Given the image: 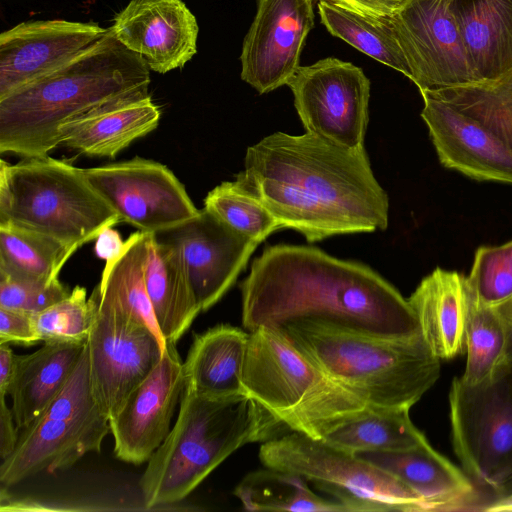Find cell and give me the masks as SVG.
Returning <instances> with one entry per match:
<instances>
[{"mask_svg": "<svg viewBox=\"0 0 512 512\" xmlns=\"http://www.w3.org/2000/svg\"><path fill=\"white\" fill-rule=\"evenodd\" d=\"M15 354L8 343L0 344V397L7 395V388L10 383Z\"/></svg>", "mask_w": 512, "mask_h": 512, "instance_id": "cell-43", "label": "cell"}, {"mask_svg": "<svg viewBox=\"0 0 512 512\" xmlns=\"http://www.w3.org/2000/svg\"><path fill=\"white\" fill-rule=\"evenodd\" d=\"M421 117L441 164L478 181L512 184V149L483 124L421 92Z\"/></svg>", "mask_w": 512, "mask_h": 512, "instance_id": "cell-20", "label": "cell"}, {"mask_svg": "<svg viewBox=\"0 0 512 512\" xmlns=\"http://www.w3.org/2000/svg\"><path fill=\"white\" fill-rule=\"evenodd\" d=\"M110 29L157 73L182 68L197 51V20L182 0H131Z\"/></svg>", "mask_w": 512, "mask_h": 512, "instance_id": "cell-19", "label": "cell"}, {"mask_svg": "<svg viewBox=\"0 0 512 512\" xmlns=\"http://www.w3.org/2000/svg\"><path fill=\"white\" fill-rule=\"evenodd\" d=\"M314 18L313 0H257L240 56L242 80L260 94L288 85Z\"/></svg>", "mask_w": 512, "mask_h": 512, "instance_id": "cell-15", "label": "cell"}, {"mask_svg": "<svg viewBox=\"0 0 512 512\" xmlns=\"http://www.w3.org/2000/svg\"><path fill=\"white\" fill-rule=\"evenodd\" d=\"M482 510L491 512H512V486L503 493L498 494V497Z\"/></svg>", "mask_w": 512, "mask_h": 512, "instance_id": "cell-45", "label": "cell"}, {"mask_svg": "<svg viewBox=\"0 0 512 512\" xmlns=\"http://www.w3.org/2000/svg\"><path fill=\"white\" fill-rule=\"evenodd\" d=\"M143 59L106 34L76 56L0 98V152L48 156L60 129L109 102L149 94Z\"/></svg>", "mask_w": 512, "mask_h": 512, "instance_id": "cell-3", "label": "cell"}, {"mask_svg": "<svg viewBox=\"0 0 512 512\" xmlns=\"http://www.w3.org/2000/svg\"><path fill=\"white\" fill-rule=\"evenodd\" d=\"M317 7L331 35L410 79L411 70L390 16L364 14L329 0H319Z\"/></svg>", "mask_w": 512, "mask_h": 512, "instance_id": "cell-30", "label": "cell"}, {"mask_svg": "<svg viewBox=\"0 0 512 512\" xmlns=\"http://www.w3.org/2000/svg\"><path fill=\"white\" fill-rule=\"evenodd\" d=\"M393 475L423 501L425 511L463 509L476 496L473 481L429 443L393 452L357 453Z\"/></svg>", "mask_w": 512, "mask_h": 512, "instance_id": "cell-22", "label": "cell"}, {"mask_svg": "<svg viewBox=\"0 0 512 512\" xmlns=\"http://www.w3.org/2000/svg\"><path fill=\"white\" fill-rule=\"evenodd\" d=\"M358 12L374 16H391L409 0H329Z\"/></svg>", "mask_w": 512, "mask_h": 512, "instance_id": "cell-41", "label": "cell"}, {"mask_svg": "<svg viewBox=\"0 0 512 512\" xmlns=\"http://www.w3.org/2000/svg\"><path fill=\"white\" fill-rule=\"evenodd\" d=\"M0 221L53 237L74 253L121 222L82 168L49 155L0 161Z\"/></svg>", "mask_w": 512, "mask_h": 512, "instance_id": "cell-7", "label": "cell"}, {"mask_svg": "<svg viewBox=\"0 0 512 512\" xmlns=\"http://www.w3.org/2000/svg\"><path fill=\"white\" fill-rule=\"evenodd\" d=\"M108 28L62 19L20 23L0 35V98L55 69Z\"/></svg>", "mask_w": 512, "mask_h": 512, "instance_id": "cell-18", "label": "cell"}, {"mask_svg": "<svg viewBox=\"0 0 512 512\" xmlns=\"http://www.w3.org/2000/svg\"><path fill=\"white\" fill-rule=\"evenodd\" d=\"M478 83L512 71V0H448ZM477 83V84H478Z\"/></svg>", "mask_w": 512, "mask_h": 512, "instance_id": "cell-24", "label": "cell"}, {"mask_svg": "<svg viewBox=\"0 0 512 512\" xmlns=\"http://www.w3.org/2000/svg\"><path fill=\"white\" fill-rule=\"evenodd\" d=\"M204 208L258 244L282 228L268 208L235 180L213 188L204 199Z\"/></svg>", "mask_w": 512, "mask_h": 512, "instance_id": "cell-35", "label": "cell"}, {"mask_svg": "<svg viewBox=\"0 0 512 512\" xmlns=\"http://www.w3.org/2000/svg\"><path fill=\"white\" fill-rule=\"evenodd\" d=\"M12 409L8 408L5 397H0V458L1 461L13 453L19 435Z\"/></svg>", "mask_w": 512, "mask_h": 512, "instance_id": "cell-40", "label": "cell"}, {"mask_svg": "<svg viewBox=\"0 0 512 512\" xmlns=\"http://www.w3.org/2000/svg\"><path fill=\"white\" fill-rule=\"evenodd\" d=\"M123 243L119 234L109 228L98 236L95 250L101 258L107 260L120 252Z\"/></svg>", "mask_w": 512, "mask_h": 512, "instance_id": "cell-42", "label": "cell"}, {"mask_svg": "<svg viewBox=\"0 0 512 512\" xmlns=\"http://www.w3.org/2000/svg\"><path fill=\"white\" fill-rule=\"evenodd\" d=\"M265 467L296 474L332 495L346 512L425 511L408 486L358 455L289 431L263 442Z\"/></svg>", "mask_w": 512, "mask_h": 512, "instance_id": "cell-8", "label": "cell"}, {"mask_svg": "<svg viewBox=\"0 0 512 512\" xmlns=\"http://www.w3.org/2000/svg\"><path fill=\"white\" fill-rule=\"evenodd\" d=\"M74 252L57 239L11 221H0V271L38 282L58 279Z\"/></svg>", "mask_w": 512, "mask_h": 512, "instance_id": "cell-31", "label": "cell"}, {"mask_svg": "<svg viewBox=\"0 0 512 512\" xmlns=\"http://www.w3.org/2000/svg\"><path fill=\"white\" fill-rule=\"evenodd\" d=\"M147 239L148 233L136 231L123 243L118 254L106 260L96 286L99 307L124 323L149 329L166 343L144 282Z\"/></svg>", "mask_w": 512, "mask_h": 512, "instance_id": "cell-28", "label": "cell"}, {"mask_svg": "<svg viewBox=\"0 0 512 512\" xmlns=\"http://www.w3.org/2000/svg\"><path fill=\"white\" fill-rule=\"evenodd\" d=\"M155 235L179 249L202 312L234 285L259 245L205 208L194 218Z\"/></svg>", "mask_w": 512, "mask_h": 512, "instance_id": "cell-17", "label": "cell"}, {"mask_svg": "<svg viewBox=\"0 0 512 512\" xmlns=\"http://www.w3.org/2000/svg\"><path fill=\"white\" fill-rule=\"evenodd\" d=\"M279 328L333 380L369 406L410 409L440 376L441 360L421 333L393 337L313 322Z\"/></svg>", "mask_w": 512, "mask_h": 512, "instance_id": "cell-5", "label": "cell"}, {"mask_svg": "<svg viewBox=\"0 0 512 512\" xmlns=\"http://www.w3.org/2000/svg\"><path fill=\"white\" fill-rule=\"evenodd\" d=\"M409 411L367 405L330 428L322 440L354 454L402 451L429 443Z\"/></svg>", "mask_w": 512, "mask_h": 512, "instance_id": "cell-29", "label": "cell"}, {"mask_svg": "<svg viewBox=\"0 0 512 512\" xmlns=\"http://www.w3.org/2000/svg\"><path fill=\"white\" fill-rule=\"evenodd\" d=\"M39 341L34 314L0 307V344L16 342L29 346Z\"/></svg>", "mask_w": 512, "mask_h": 512, "instance_id": "cell-39", "label": "cell"}, {"mask_svg": "<svg viewBox=\"0 0 512 512\" xmlns=\"http://www.w3.org/2000/svg\"><path fill=\"white\" fill-rule=\"evenodd\" d=\"M98 309V291L95 287L87 298L86 289L75 286L64 299L34 314V323L40 341L86 342Z\"/></svg>", "mask_w": 512, "mask_h": 512, "instance_id": "cell-36", "label": "cell"}, {"mask_svg": "<svg viewBox=\"0 0 512 512\" xmlns=\"http://www.w3.org/2000/svg\"><path fill=\"white\" fill-rule=\"evenodd\" d=\"M144 282L166 343L176 344L202 312L179 249L148 234Z\"/></svg>", "mask_w": 512, "mask_h": 512, "instance_id": "cell-25", "label": "cell"}, {"mask_svg": "<svg viewBox=\"0 0 512 512\" xmlns=\"http://www.w3.org/2000/svg\"><path fill=\"white\" fill-rule=\"evenodd\" d=\"M285 430L247 394L211 398L185 386L176 423L139 481L145 506L183 500L236 450L266 442Z\"/></svg>", "mask_w": 512, "mask_h": 512, "instance_id": "cell-4", "label": "cell"}, {"mask_svg": "<svg viewBox=\"0 0 512 512\" xmlns=\"http://www.w3.org/2000/svg\"><path fill=\"white\" fill-rule=\"evenodd\" d=\"M71 290L58 279L38 282L0 271V307L37 314L66 298Z\"/></svg>", "mask_w": 512, "mask_h": 512, "instance_id": "cell-38", "label": "cell"}, {"mask_svg": "<svg viewBox=\"0 0 512 512\" xmlns=\"http://www.w3.org/2000/svg\"><path fill=\"white\" fill-rule=\"evenodd\" d=\"M234 495L249 511L346 512L337 501L315 494L304 478L268 467L247 474Z\"/></svg>", "mask_w": 512, "mask_h": 512, "instance_id": "cell-32", "label": "cell"}, {"mask_svg": "<svg viewBox=\"0 0 512 512\" xmlns=\"http://www.w3.org/2000/svg\"><path fill=\"white\" fill-rule=\"evenodd\" d=\"M166 345L149 329L99 307L98 300L86 348L92 395L109 420L155 368Z\"/></svg>", "mask_w": 512, "mask_h": 512, "instance_id": "cell-14", "label": "cell"}, {"mask_svg": "<svg viewBox=\"0 0 512 512\" xmlns=\"http://www.w3.org/2000/svg\"><path fill=\"white\" fill-rule=\"evenodd\" d=\"M86 342H44L35 352L15 355L7 388L19 429L31 425L66 383Z\"/></svg>", "mask_w": 512, "mask_h": 512, "instance_id": "cell-26", "label": "cell"}, {"mask_svg": "<svg viewBox=\"0 0 512 512\" xmlns=\"http://www.w3.org/2000/svg\"><path fill=\"white\" fill-rule=\"evenodd\" d=\"M306 132L348 149H363L370 80L354 64L327 57L300 66L288 83Z\"/></svg>", "mask_w": 512, "mask_h": 512, "instance_id": "cell-11", "label": "cell"}, {"mask_svg": "<svg viewBox=\"0 0 512 512\" xmlns=\"http://www.w3.org/2000/svg\"><path fill=\"white\" fill-rule=\"evenodd\" d=\"M249 332L220 324L195 334L183 361L185 386L211 398L246 394L243 375Z\"/></svg>", "mask_w": 512, "mask_h": 512, "instance_id": "cell-27", "label": "cell"}, {"mask_svg": "<svg viewBox=\"0 0 512 512\" xmlns=\"http://www.w3.org/2000/svg\"><path fill=\"white\" fill-rule=\"evenodd\" d=\"M495 307L499 310L507 330L506 364H512V297Z\"/></svg>", "mask_w": 512, "mask_h": 512, "instance_id": "cell-44", "label": "cell"}, {"mask_svg": "<svg viewBox=\"0 0 512 512\" xmlns=\"http://www.w3.org/2000/svg\"><path fill=\"white\" fill-rule=\"evenodd\" d=\"M407 300L425 343L438 359H451L463 352L468 316L466 276L436 268Z\"/></svg>", "mask_w": 512, "mask_h": 512, "instance_id": "cell-23", "label": "cell"}, {"mask_svg": "<svg viewBox=\"0 0 512 512\" xmlns=\"http://www.w3.org/2000/svg\"><path fill=\"white\" fill-rule=\"evenodd\" d=\"M184 388L183 361L176 344L167 343L155 368L109 420L118 459L148 462L171 431Z\"/></svg>", "mask_w": 512, "mask_h": 512, "instance_id": "cell-16", "label": "cell"}, {"mask_svg": "<svg viewBox=\"0 0 512 512\" xmlns=\"http://www.w3.org/2000/svg\"><path fill=\"white\" fill-rule=\"evenodd\" d=\"M449 418L453 450L466 475L497 494L511 487L512 364L479 384L455 377Z\"/></svg>", "mask_w": 512, "mask_h": 512, "instance_id": "cell-9", "label": "cell"}, {"mask_svg": "<svg viewBox=\"0 0 512 512\" xmlns=\"http://www.w3.org/2000/svg\"><path fill=\"white\" fill-rule=\"evenodd\" d=\"M243 383L288 430L322 439L367 405L300 351L279 327L249 332Z\"/></svg>", "mask_w": 512, "mask_h": 512, "instance_id": "cell-6", "label": "cell"}, {"mask_svg": "<svg viewBox=\"0 0 512 512\" xmlns=\"http://www.w3.org/2000/svg\"><path fill=\"white\" fill-rule=\"evenodd\" d=\"M94 190L138 231L158 234L200 212L184 185L162 163L134 157L98 167L82 168Z\"/></svg>", "mask_w": 512, "mask_h": 512, "instance_id": "cell-12", "label": "cell"}, {"mask_svg": "<svg viewBox=\"0 0 512 512\" xmlns=\"http://www.w3.org/2000/svg\"><path fill=\"white\" fill-rule=\"evenodd\" d=\"M240 290L248 332L313 322L393 337L420 333L408 300L380 274L312 246L266 247Z\"/></svg>", "mask_w": 512, "mask_h": 512, "instance_id": "cell-2", "label": "cell"}, {"mask_svg": "<svg viewBox=\"0 0 512 512\" xmlns=\"http://www.w3.org/2000/svg\"><path fill=\"white\" fill-rule=\"evenodd\" d=\"M390 20L420 91L478 83L448 0H409Z\"/></svg>", "mask_w": 512, "mask_h": 512, "instance_id": "cell-13", "label": "cell"}, {"mask_svg": "<svg viewBox=\"0 0 512 512\" xmlns=\"http://www.w3.org/2000/svg\"><path fill=\"white\" fill-rule=\"evenodd\" d=\"M468 316L465 334L467 360L460 378L479 384L494 378L506 365L507 330L495 306L478 299L468 283Z\"/></svg>", "mask_w": 512, "mask_h": 512, "instance_id": "cell-33", "label": "cell"}, {"mask_svg": "<svg viewBox=\"0 0 512 512\" xmlns=\"http://www.w3.org/2000/svg\"><path fill=\"white\" fill-rule=\"evenodd\" d=\"M237 184L308 242L385 230L389 200L363 149L275 132L248 147Z\"/></svg>", "mask_w": 512, "mask_h": 512, "instance_id": "cell-1", "label": "cell"}, {"mask_svg": "<svg viewBox=\"0 0 512 512\" xmlns=\"http://www.w3.org/2000/svg\"><path fill=\"white\" fill-rule=\"evenodd\" d=\"M22 430L13 453L1 461L3 486L15 485L43 471L66 469L85 454L99 452L110 423L96 404L58 394Z\"/></svg>", "mask_w": 512, "mask_h": 512, "instance_id": "cell-10", "label": "cell"}, {"mask_svg": "<svg viewBox=\"0 0 512 512\" xmlns=\"http://www.w3.org/2000/svg\"><path fill=\"white\" fill-rule=\"evenodd\" d=\"M420 92L477 120L512 149V71L495 82Z\"/></svg>", "mask_w": 512, "mask_h": 512, "instance_id": "cell-34", "label": "cell"}, {"mask_svg": "<svg viewBox=\"0 0 512 512\" xmlns=\"http://www.w3.org/2000/svg\"><path fill=\"white\" fill-rule=\"evenodd\" d=\"M467 277L475 295L489 306L512 297V241L500 246L479 247Z\"/></svg>", "mask_w": 512, "mask_h": 512, "instance_id": "cell-37", "label": "cell"}, {"mask_svg": "<svg viewBox=\"0 0 512 512\" xmlns=\"http://www.w3.org/2000/svg\"><path fill=\"white\" fill-rule=\"evenodd\" d=\"M161 110L149 94L121 98L76 118L60 129L61 146L79 153L114 158L154 131Z\"/></svg>", "mask_w": 512, "mask_h": 512, "instance_id": "cell-21", "label": "cell"}]
</instances>
